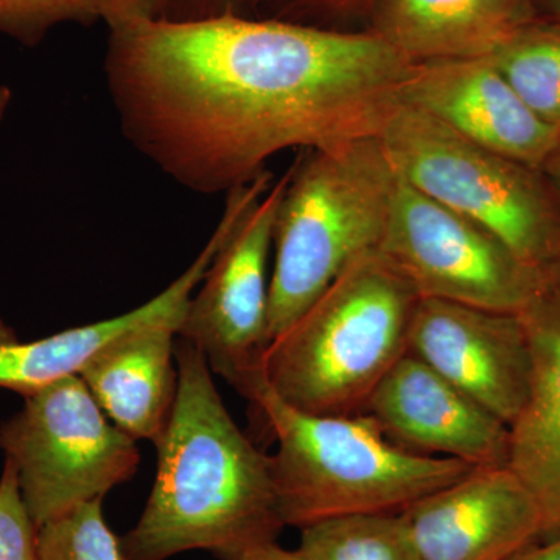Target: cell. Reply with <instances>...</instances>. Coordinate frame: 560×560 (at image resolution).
<instances>
[{
	"instance_id": "6da1fadb",
	"label": "cell",
	"mask_w": 560,
	"mask_h": 560,
	"mask_svg": "<svg viewBox=\"0 0 560 560\" xmlns=\"http://www.w3.org/2000/svg\"><path fill=\"white\" fill-rule=\"evenodd\" d=\"M415 62L374 33L268 18L151 21L109 32L124 138L195 194H228L287 150L381 138Z\"/></svg>"
},
{
	"instance_id": "7a4b0ae2",
	"label": "cell",
	"mask_w": 560,
	"mask_h": 560,
	"mask_svg": "<svg viewBox=\"0 0 560 560\" xmlns=\"http://www.w3.org/2000/svg\"><path fill=\"white\" fill-rule=\"evenodd\" d=\"M175 355L178 396L156 444V481L121 548L127 560L194 550L235 560L285 528L271 459L232 420L201 350L179 337Z\"/></svg>"
},
{
	"instance_id": "3957f363",
	"label": "cell",
	"mask_w": 560,
	"mask_h": 560,
	"mask_svg": "<svg viewBox=\"0 0 560 560\" xmlns=\"http://www.w3.org/2000/svg\"><path fill=\"white\" fill-rule=\"evenodd\" d=\"M419 300L381 250L364 254L271 341L265 357L268 386L283 404L307 415H363L408 352Z\"/></svg>"
},
{
	"instance_id": "277c9868",
	"label": "cell",
	"mask_w": 560,
	"mask_h": 560,
	"mask_svg": "<svg viewBox=\"0 0 560 560\" xmlns=\"http://www.w3.org/2000/svg\"><path fill=\"white\" fill-rule=\"evenodd\" d=\"M250 404L278 442L271 474L285 526L302 529L348 515L399 514L474 469L460 460L404 451L364 412L294 410L268 383Z\"/></svg>"
},
{
	"instance_id": "5b68a950",
	"label": "cell",
	"mask_w": 560,
	"mask_h": 560,
	"mask_svg": "<svg viewBox=\"0 0 560 560\" xmlns=\"http://www.w3.org/2000/svg\"><path fill=\"white\" fill-rule=\"evenodd\" d=\"M400 186L381 138L304 150L276 213L270 341L289 329L352 261L378 249Z\"/></svg>"
},
{
	"instance_id": "8992f818",
	"label": "cell",
	"mask_w": 560,
	"mask_h": 560,
	"mask_svg": "<svg viewBox=\"0 0 560 560\" xmlns=\"http://www.w3.org/2000/svg\"><path fill=\"white\" fill-rule=\"evenodd\" d=\"M381 140L400 178L492 232L523 260L550 271L560 259V186L550 173L470 142L400 105Z\"/></svg>"
},
{
	"instance_id": "52a82bcc",
	"label": "cell",
	"mask_w": 560,
	"mask_h": 560,
	"mask_svg": "<svg viewBox=\"0 0 560 560\" xmlns=\"http://www.w3.org/2000/svg\"><path fill=\"white\" fill-rule=\"evenodd\" d=\"M0 425V448L16 469L35 525L103 497L138 470V445L110 422L80 375L24 397Z\"/></svg>"
},
{
	"instance_id": "ba28073f",
	"label": "cell",
	"mask_w": 560,
	"mask_h": 560,
	"mask_svg": "<svg viewBox=\"0 0 560 560\" xmlns=\"http://www.w3.org/2000/svg\"><path fill=\"white\" fill-rule=\"evenodd\" d=\"M378 250L420 298L489 311L522 313L550 279L492 232L401 178Z\"/></svg>"
},
{
	"instance_id": "9c48e42d",
	"label": "cell",
	"mask_w": 560,
	"mask_h": 560,
	"mask_svg": "<svg viewBox=\"0 0 560 560\" xmlns=\"http://www.w3.org/2000/svg\"><path fill=\"white\" fill-rule=\"evenodd\" d=\"M287 173L243 210L191 296L178 337L201 350L212 372L250 401L267 383L270 278L276 213Z\"/></svg>"
},
{
	"instance_id": "30bf717a",
	"label": "cell",
	"mask_w": 560,
	"mask_h": 560,
	"mask_svg": "<svg viewBox=\"0 0 560 560\" xmlns=\"http://www.w3.org/2000/svg\"><path fill=\"white\" fill-rule=\"evenodd\" d=\"M408 352L508 427L528 397L533 353L521 313L420 298Z\"/></svg>"
},
{
	"instance_id": "8fae6325",
	"label": "cell",
	"mask_w": 560,
	"mask_h": 560,
	"mask_svg": "<svg viewBox=\"0 0 560 560\" xmlns=\"http://www.w3.org/2000/svg\"><path fill=\"white\" fill-rule=\"evenodd\" d=\"M401 105L459 136L547 173L560 165V135L528 108L489 57L415 62Z\"/></svg>"
},
{
	"instance_id": "7c38bea8",
	"label": "cell",
	"mask_w": 560,
	"mask_h": 560,
	"mask_svg": "<svg viewBox=\"0 0 560 560\" xmlns=\"http://www.w3.org/2000/svg\"><path fill=\"white\" fill-rule=\"evenodd\" d=\"M400 514L420 560H514L545 539L536 500L508 466L474 467Z\"/></svg>"
},
{
	"instance_id": "4fadbf2b",
	"label": "cell",
	"mask_w": 560,
	"mask_h": 560,
	"mask_svg": "<svg viewBox=\"0 0 560 560\" xmlns=\"http://www.w3.org/2000/svg\"><path fill=\"white\" fill-rule=\"evenodd\" d=\"M364 415L416 455L508 466L510 427L410 352L383 378Z\"/></svg>"
},
{
	"instance_id": "5bb4252c",
	"label": "cell",
	"mask_w": 560,
	"mask_h": 560,
	"mask_svg": "<svg viewBox=\"0 0 560 560\" xmlns=\"http://www.w3.org/2000/svg\"><path fill=\"white\" fill-rule=\"evenodd\" d=\"M528 331L533 374L528 397L510 425L508 467L539 506L545 539L560 533V282L521 313Z\"/></svg>"
},
{
	"instance_id": "9a60e30c",
	"label": "cell",
	"mask_w": 560,
	"mask_h": 560,
	"mask_svg": "<svg viewBox=\"0 0 560 560\" xmlns=\"http://www.w3.org/2000/svg\"><path fill=\"white\" fill-rule=\"evenodd\" d=\"M178 330L176 324L156 323L125 331L80 371L98 407L135 441L156 445L171 422L179 386Z\"/></svg>"
},
{
	"instance_id": "2e32d148",
	"label": "cell",
	"mask_w": 560,
	"mask_h": 560,
	"mask_svg": "<svg viewBox=\"0 0 560 560\" xmlns=\"http://www.w3.org/2000/svg\"><path fill=\"white\" fill-rule=\"evenodd\" d=\"M534 18V0H377L366 32L412 62L485 58Z\"/></svg>"
},
{
	"instance_id": "e0dca14e",
	"label": "cell",
	"mask_w": 560,
	"mask_h": 560,
	"mask_svg": "<svg viewBox=\"0 0 560 560\" xmlns=\"http://www.w3.org/2000/svg\"><path fill=\"white\" fill-rule=\"evenodd\" d=\"M209 264L208 254H200L175 282L145 304L114 318L73 327L40 340L20 341L0 320V388L28 396L51 383L79 375L98 350L125 331L156 323L180 327Z\"/></svg>"
},
{
	"instance_id": "ac0fdd59",
	"label": "cell",
	"mask_w": 560,
	"mask_h": 560,
	"mask_svg": "<svg viewBox=\"0 0 560 560\" xmlns=\"http://www.w3.org/2000/svg\"><path fill=\"white\" fill-rule=\"evenodd\" d=\"M528 108L560 135V24L530 20L490 55Z\"/></svg>"
},
{
	"instance_id": "d6986e66",
	"label": "cell",
	"mask_w": 560,
	"mask_h": 560,
	"mask_svg": "<svg viewBox=\"0 0 560 560\" xmlns=\"http://www.w3.org/2000/svg\"><path fill=\"white\" fill-rule=\"evenodd\" d=\"M300 530V548L313 560H420L400 512L348 515Z\"/></svg>"
},
{
	"instance_id": "ffe728a7",
	"label": "cell",
	"mask_w": 560,
	"mask_h": 560,
	"mask_svg": "<svg viewBox=\"0 0 560 560\" xmlns=\"http://www.w3.org/2000/svg\"><path fill=\"white\" fill-rule=\"evenodd\" d=\"M102 501L79 504L40 525L39 560H127L121 540L103 517Z\"/></svg>"
},
{
	"instance_id": "44dd1931",
	"label": "cell",
	"mask_w": 560,
	"mask_h": 560,
	"mask_svg": "<svg viewBox=\"0 0 560 560\" xmlns=\"http://www.w3.org/2000/svg\"><path fill=\"white\" fill-rule=\"evenodd\" d=\"M97 21L94 0H0V33L31 49L60 25Z\"/></svg>"
},
{
	"instance_id": "7402d4cb",
	"label": "cell",
	"mask_w": 560,
	"mask_h": 560,
	"mask_svg": "<svg viewBox=\"0 0 560 560\" xmlns=\"http://www.w3.org/2000/svg\"><path fill=\"white\" fill-rule=\"evenodd\" d=\"M377 0H260L259 18L349 31L355 22L370 24Z\"/></svg>"
},
{
	"instance_id": "603a6c76",
	"label": "cell",
	"mask_w": 560,
	"mask_h": 560,
	"mask_svg": "<svg viewBox=\"0 0 560 560\" xmlns=\"http://www.w3.org/2000/svg\"><path fill=\"white\" fill-rule=\"evenodd\" d=\"M0 560H39L38 526L22 500L16 469L9 459L0 477Z\"/></svg>"
},
{
	"instance_id": "cb8c5ba5",
	"label": "cell",
	"mask_w": 560,
	"mask_h": 560,
	"mask_svg": "<svg viewBox=\"0 0 560 560\" xmlns=\"http://www.w3.org/2000/svg\"><path fill=\"white\" fill-rule=\"evenodd\" d=\"M260 0H164V16L171 22L212 20L221 16L259 18Z\"/></svg>"
},
{
	"instance_id": "d4e9b609",
	"label": "cell",
	"mask_w": 560,
	"mask_h": 560,
	"mask_svg": "<svg viewBox=\"0 0 560 560\" xmlns=\"http://www.w3.org/2000/svg\"><path fill=\"white\" fill-rule=\"evenodd\" d=\"M109 32L164 16V0H94Z\"/></svg>"
},
{
	"instance_id": "484cf974",
	"label": "cell",
	"mask_w": 560,
	"mask_h": 560,
	"mask_svg": "<svg viewBox=\"0 0 560 560\" xmlns=\"http://www.w3.org/2000/svg\"><path fill=\"white\" fill-rule=\"evenodd\" d=\"M235 560H313L311 556L305 555L301 548L298 550H287L280 547L278 540L268 541V544L257 545V547L246 550Z\"/></svg>"
},
{
	"instance_id": "4316f807",
	"label": "cell",
	"mask_w": 560,
	"mask_h": 560,
	"mask_svg": "<svg viewBox=\"0 0 560 560\" xmlns=\"http://www.w3.org/2000/svg\"><path fill=\"white\" fill-rule=\"evenodd\" d=\"M514 560H560V533L533 545Z\"/></svg>"
},
{
	"instance_id": "83f0119b",
	"label": "cell",
	"mask_w": 560,
	"mask_h": 560,
	"mask_svg": "<svg viewBox=\"0 0 560 560\" xmlns=\"http://www.w3.org/2000/svg\"><path fill=\"white\" fill-rule=\"evenodd\" d=\"M11 101H13V92L5 84H0V125L9 113Z\"/></svg>"
},
{
	"instance_id": "f1b7e54d",
	"label": "cell",
	"mask_w": 560,
	"mask_h": 560,
	"mask_svg": "<svg viewBox=\"0 0 560 560\" xmlns=\"http://www.w3.org/2000/svg\"><path fill=\"white\" fill-rule=\"evenodd\" d=\"M539 3L547 14V20L560 24V0H539Z\"/></svg>"
},
{
	"instance_id": "f546056e",
	"label": "cell",
	"mask_w": 560,
	"mask_h": 560,
	"mask_svg": "<svg viewBox=\"0 0 560 560\" xmlns=\"http://www.w3.org/2000/svg\"><path fill=\"white\" fill-rule=\"evenodd\" d=\"M551 176L552 178L558 180L560 186V165L558 168H556L555 172L551 173ZM550 275L552 276V278L558 279L560 282V259L558 260V264H556L555 267L551 268Z\"/></svg>"
}]
</instances>
